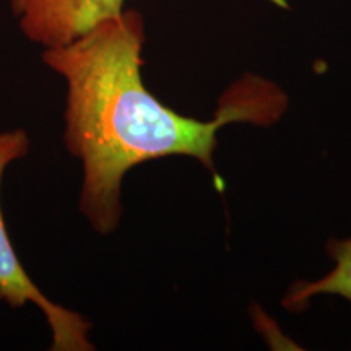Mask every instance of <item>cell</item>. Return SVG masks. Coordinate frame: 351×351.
Returning <instances> with one entry per match:
<instances>
[{
	"mask_svg": "<svg viewBox=\"0 0 351 351\" xmlns=\"http://www.w3.org/2000/svg\"><path fill=\"white\" fill-rule=\"evenodd\" d=\"M143 16L122 10L43 54L67 83L64 140L83 163L80 210L101 234L119 226L127 171L158 158L191 156L215 173L221 127L274 125L288 109V96L276 83L245 73L219 98L213 119L182 116L143 83Z\"/></svg>",
	"mask_w": 351,
	"mask_h": 351,
	"instance_id": "obj_1",
	"label": "cell"
},
{
	"mask_svg": "<svg viewBox=\"0 0 351 351\" xmlns=\"http://www.w3.org/2000/svg\"><path fill=\"white\" fill-rule=\"evenodd\" d=\"M29 138L25 130L0 134V187L7 166L28 153ZM0 300L10 307H21L33 302L46 315L52 332V350L56 351H88L93 345L88 340L91 324L80 314L54 304L43 295V291L26 274L16 257L12 239L3 221L2 202H0Z\"/></svg>",
	"mask_w": 351,
	"mask_h": 351,
	"instance_id": "obj_2",
	"label": "cell"
},
{
	"mask_svg": "<svg viewBox=\"0 0 351 351\" xmlns=\"http://www.w3.org/2000/svg\"><path fill=\"white\" fill-rule=\"evenodd\" d=\"M125 0H12L20 28L46 49L64 46L114 19Z\"/></svg>",
	"mask_w": 351,
	"mask_h": 351,
	"instance_id": "obj_3",
	"label": "cell"
},
{
	"mask_svg": "<svg viewBox=\"0 0 351 351\" xmlns=\"http://www.w3.org/2000/svg\"><path fill=\"white\" fill-rule=\"evenodd\" d=\"M327 251L335 261L330 274L315 282H296L283 298L285 309L302 311L320 295H339L351 301V238L330 239Z\"/></svg>",
	"mask_w": 351,
	"mask_h": 351,
	"instance_id": "obj_4",
	"label": "cell"
}]
</instances>
